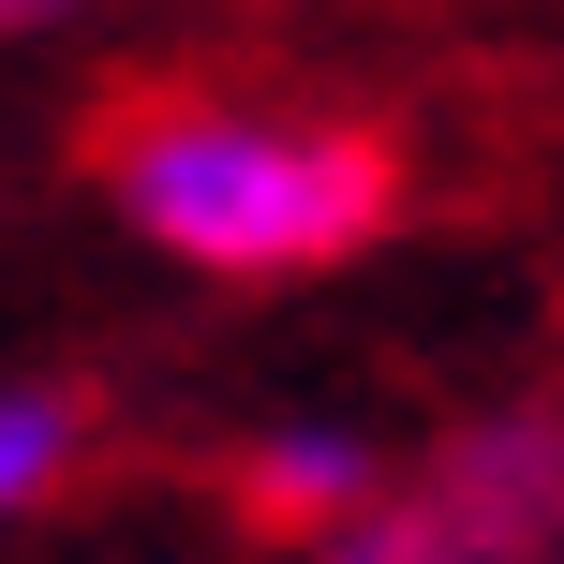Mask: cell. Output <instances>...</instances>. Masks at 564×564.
I'll list each match as a JSON object with an SVG mask.
<instances>
[{"instance_id": "6da1fadb", "label": "cell", "mask_w": 564, "mask_h": 564, "mask_svg": "<svg viewBox=\"0 0 564 564\" xmlns=\"http://www.w3.org/2000/svg\"><path fill=\"white\" fill-rule=\"evenodd\" d=\"M105 208L194 282H297L387 238L401 178L357 119L253 105V89H149L105 119Z\"/></svg>"}, {"instance_id": "5b68a950", "label": "cell", "mask_w": 564, "mask_h": 564, "mask_svg": "<svg viewBox=\"0 0 564 564\" xmlns=\"http://www.w3.org/2000/svg\"><path fill=\"white\" fill-rule=\"evenodd\" d=\"M75 15H105V0H0V45H45V30H75Z\"/></svg>"}, {"instance_id": "7a4b0ae2", "label": "cell", "mask_w": 564, "mask_h": 564, "mask_svg": "<svg viewBox=\"0 0 564 564\" xmlns=\"http://www.w3.org/2000/svg\"><path fill=\"white\" fill-rule=\"evenodd\" d=\"M238 520H268V535H341L357 506H387L401 490V460L371 446L357 416H268L253 446H238Z\"/></svg>"}, {"instance_id": "277c9868", "label": "cell", "mask_w": 564, "mask_h": 564, "mask_svg": "<svg viewBox=\"0 0 564 564\" xmlns=\"http://www.w3.org/2000/svg\"><path fill=\"white\" fill-rule=\"evenodd\" d=\"M89 460V387H45V371H15L0 387V535H15L30 506H59Z\"/></svg>"}, {"instance_id": "3957f363", "label": "cell", "mask_w": 564, "mask_h": 564, "mask_svg": "<svg viewBox=\"0 0 564 564\" xmlns=\"http://www.w3.org/2000/svg\"><path fill=\"white\" fill-rule=\"evenodd\" d=\"M312 564H564V535L476 506V490H446L431 460H401V490H387V506H357L341 535H312Z\"/></svg>"}]
</instances>
